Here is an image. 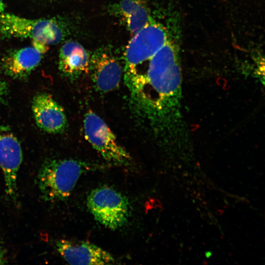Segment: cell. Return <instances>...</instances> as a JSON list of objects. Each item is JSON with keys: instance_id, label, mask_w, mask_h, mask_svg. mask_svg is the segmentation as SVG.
<instances>
[{"instance_id": "cell-1", "label": "cell", "mask_w": 265, "mask_h": 265, "mask_svg": "<svg viewBox=\"0 0 265 265\" xmlns=\"http://www.w3.org/2000/svg\"><path fill=\"white\" fill-rule=\"evenodd\" d=\"M147 69L124 74L130 104L142 122H152L167 98L180 86L181 69L177 44L168 37L150 59Z\"/></svg>"}, {"instance_id": "cell-2", "label": "cell", "mask_w": 265, "mask_h": 265, "mask_svg": "<svg viewBox=\"0 0 265 265\" xmlns=\"http://www.w3.org/2000/svg\"><path fill=\"white\" fill-rule=\"evenodd\" d=\"M98 168L97 165L73 159L46 161L37 176L43 198L48 201L67 199L81 175Z\"/></svg>"}, {"instance_id": "cell-3", "label": "cell", "mask_w": 265, "mask_h": 265, "mask_svg": "<svg viewBox=\"0 0 265 265\" xmlns=\"http://www.w3.org/2000/svg\"><path fill=\"white\" fill-rule=\"evenodd\" d=\"M0 33L5 37L28 38L49 45L59 43L65 32L54 19H30L2 13L0 14Z\"/></svg>"}, {"instance_id": "cell-4", "label": "cell", "mask_w": 265, "mask_h": 265, "mask_svg": "<svg viewBox=\"0 0 265 265\" xmlns=\"http://www.w3.org/2000/svg\"><path fill=\"white\" fill-rule=\"evenodd\" d=\"M87 206L94 219L111 230L122 227L130 214L127 199L107 186L95 188L88 195Z\"/></svg>"}, {"instance_id": "cell-5", "label": "cell", "mask_w": 265, "mask_h": 265, "mask_svg": "<svg viewBox=\"0 0 265 265\" xmlns=\"http://www.w3.org/2000/svg\"><path fill=\"white\" fill-rule=\"evenodd\" d=\"M83 128L86 139L104 159L115 165L128 164L130 154L119 143L105 122L93 111L85 113Z\"/></svg>"}, {"instance_id": "cell-6", "label": "cell", "mask_w": 265, "mask_h": 265, "mask_svg": "<svg viewBox=\"0 0 265 265\" xmlns=\"http://www.w3.org/2000/svg\"><path fill=\"white\" fill-rule=\"evenodd\" d=\"M166 28L154 20L134 34L124 53V70L132 69L153 56L165 43Z\"/></svg>"}, {"instance_id": "cell-7", "label": "cell", "mask_w": 265, "mask_h": 265, "mask_svg": "<svg viewBox=\"0 0 265 265\" xmlns=\"http://www.w3.org/2000/svg\"><path fill=\"white\" fill-rule=\"evenodd\" d=\"M22 159L17 138L9 128L0 126V167L3 173L6 194L14 201L17 199V174Z\"/></svg>"}, {"instance_id": "cell-8", "label": "cell", "mask_w": 265, "mask_h": 265, "mask_svg": "<svg viewBox=\"0 0 265 265\" xmlns=\"http://www.w3.org/2000/svg\"><path fill=\"white\" fill-rule=\"evenodd\" d=\"M89 72L97 89L108 92L116 88L122 76L119 62L107 48L96 50L90 56Z\"/></svg>"}, {"instance_id": "cell-9", "label": "cell", "mask_w": 265, "mask_h": 265, "mask_svg": "<svg viewBox=\"0 0 265 265\" xmlns=\"http://www.w3.org/2000/svg\"><path fill=\"white\" fill-rule=\"evenodd\" d=\"M55 247L65 260L71 265H107L115 262L109 252L89 242L60 239L56 242Z\"/></svg>"}, {"instance_id": "cell-10", "label": "cell", "mask_w": 265, "mask_h": 265, "mask_svg": "<svg viewBox=\"0 0 265 265\" xmlns=\"http://www.w3.org/2000/svg\"><path fill=\"white\" fill-rule=\"evenodd\" d=\"M32 109L37 125L49 133L62 132L67 125L63 108L47 93H40L32 100Z\"/></svg>"}, {"instance_id": "cell-11", "label": "cell", "mask_w": 265, "mask_h": 265, "mask_svg": "<svg viewBox=\"0 0 265 265\" xmlns=\"http://www.w3.org/2000/svg\"><path fill=\"white\" fill-rule=\"evenodd\" d=\"M42 54L33 46L16 50L3 57L1 67L7 76L13 79H24L38 66Z\"/></svg>"}, {"instance_id": "cell-12", "label": "cell", "mask_w": 265, "mask_h": 265, "mask_svg": "<svg viewBox=\"0 0 265 265\" xmlns=\"http://www.w3.org/2000/svg\"><path fill=\"white\" fill-rule=\"evenodd\" d=\"M90 56L80 43L74 41L65 42L59 54L60 71L71 79H76L89 72Z\"/></svg>"}, {"instance_id": "cell-13", "label": "cell", "mask_w": 265, "mask_h": 265, "mask_svg": "<svg viewBox=\"0 0 265 265\" xmlns=\"http://www.w3.org/2000/svg\"><path fill=\"white\" fill-rule=\"evenodd\" d=\"M109 12L134 34L153 21L149 9L140 0H122L109 6Z\"/></svg>"}, {"instance_id": "cell-14", "label": "cell", "mask_w": 265, "mask_h": 265, "mask_svg": "<svg viewBox=\"0 0 265 265\" xmlns=\"http://www.w3.org/2000/svg\"><path fill=\"white\" fill-rule=\"evenodd\" d=\"M7 92V86L6 82L0 79V104L3 100Z\"/></svg>"}, {"instance_id": "cell-15", "label": "cell", "mask_w": 265, "mask_h": 265, "mask_svg": "<svg viewBox=\"0 0 265 265\" xmlns=\"http://www.w3.org/2000/svg\"><path fill=\"white\" fill-rule=\"evenodd\" d=\"M6 261L5 252L0 242V265L5 264Z\"/></svg>"}, {"instance_id": "cell-16", "label": "cell", "mask_w": 265, "mask_h": 265, "mask_svg": "<svg viewBox=\"0 0 265 265\" xmlns=\"http://www.w3.org/2000/svg\"><path fill=\"white\" fill-rule=\"evenodd\" d=\"M4 4L2 0H0V14L3 13L4 10Z\"/></svg>"}]
</instances>
